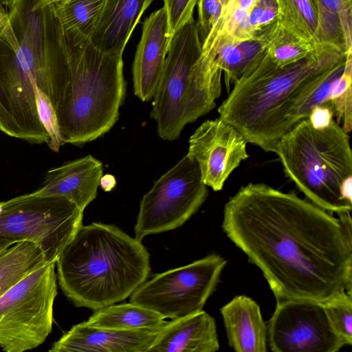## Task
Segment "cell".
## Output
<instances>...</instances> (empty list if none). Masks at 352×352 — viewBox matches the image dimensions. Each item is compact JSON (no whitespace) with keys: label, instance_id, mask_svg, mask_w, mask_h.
Masks as SVG:
<instances>
[{"label":"cell","instance_id":"1","mask_svg":"<svg viewBox=\"0 0 352 352\" xmlns=\"http://www.w3.org/2000/svg\"><path fill=\"white\" fill-rule=\"evenodd\" d=\"M337 214L295 194L250 183L226 204L222 228L261 270L276 301L324 303L351 293V212Z\"/></svg>","mask_w":352,"mask_h":352},{"label":"cell","instance_id":"2","mask_svg":"<svg viewBox=\"0 0 352 352\" xmlns=\"http://www.w3.org/2000/svg\"><path fill=\"white\" fill-rule=\"evenodd\" d=\"M43 11L40 89L55 110L64 143L81 146L104 135L118 120L126 96L123 54L102 52L78 31L65 29L54 4Z\"/></svg>","mask_w":352,"mask_h":352},{"label":"cell","instance_id":"3","mask_svg":"<svg viewBox=\"0 0 352 352\" xmlns=\"http://www.w3.org/2000/svg\"><path fill=\"white\" fill-rule=\"evenodd\" d=\"M346 55L337 48L318 45L302 60L279 67L260 52L218 108L219 118L248 143L273 152L279 140L301 121L308 98Z\"/></svg>","mask_w":352,"mask_h":352},{"label":"cell","instance_id":"4","mask_svg":"<svg viewBox=\"0 0 352 352\" xmlns=\"http://www.w3.org/2000/svg\"><path fill=\"white\" fill-rule=\"evenodd\" d=\"M56 266L67 299L94 311L129 297L151 271L150 255L142 241L103 223L82 226Z\"/></svg>","mask_w":352,"mask_h":352},{"label":"cell","instance_id":"5","mask_svg":"<svg viewBox=\"0 0 352 352\" xmlns=\"http://www.w3.org/2000/svg\"><path fill=\"white\" fill-rule=\"evenodd\" d=\"M201 47L195 20L170 39L151 111L158 135L164 140H177L186 124L215 107L221 94L222 73L201 57Z\"/></svg>","mask_w":352,"mask_h":352},{"label":"cell","instance_id":"6","mask_svg":"<svg viewBox=\"0 0 352 352\" xmlns=\"http://www.w3.org/2000/svg\"><path fill=\"white\" fill-rule=\"evenodd\" d=\"M273 152L287 176L312 203L332 213L351 212L342 196L352 180L350 138L333 120L322 128L305 119L286 133Z\"/></svg>","mask_w":352,"mask_h":352},{"label":"cell","instance_id":"7","mask_svg":"<svg viewBox=\"0 0 352 352\" xmlns=\"http://www.w3.org/2000/svg\"><path fill=\"white\" fill-rule=\"evenodd\" d=\"M44 59L21 50L7 21L0 32V130L31 144L50 140L35 94L36 85H42Z\"/></svg>","mask_w":352,"mask_h":352},{"label":"cell","instance_id":"8","mask_svg":"<svg viewBox=\"0 0 352 352\" xmlns=\"http://www.w3.org/2000/svg\"><path fill=\"white\" fill-rule=\"evenodd\" d=\"M83 210L65 197L32 192L0 202V239L29 241L55 263L82 226Z\"/></svg>","mask_w":352,"mask_h":352},{"label":"cell","instance_id":"9","mask_svg":"<svg viewBox=\"0 0 352 352\" xmlns=\"http://www.w3.org/2000/svg\"><path fill=\"white\" fill-rule=\"evenodd\" d=\"M55 263L27 274L0 296V348L23 352L41 345L52 332L57 295Z\"/></svg>","mask_w":352,"mask_h":352},{"label":"cell","instance_id":"10","mask_svg":"<svg viewBox=\"0 0 352 352\" xmlns=\"http://www.w3.org/2000/svg\"><path fill=\"white\" fill-rule=\"evenodd\" d=\"M226 260L210 254L180 267L146 280L130 296V301L152 309L165 319L203 310L216 289Z\"/></svg>","mask_w":352,"mask_h":352},{"label":"cell","instance_id":"11","mask_svg":"<svg viewBox=\"0 0 352 352\" xmlns=\"http://www.w3.org/2000/svg\"><path fill=\"white\" fill-rule=\"evenodd\" d=\"M207 187L197 162L184 156L143 195L134 228L135 238L142 241L149 234L182 226L207 199Z\"/></svg>","mask_w":352,"mask_h":352},{"label":"cell","instance_id":"12","mask_svg":"<svg viewBox=\"0 0 352 352\" xmlns=\"http://www.w3.org/2000/svg\"><path fill=\"white\" fill-rule=\"evenodd\" d=\"M267 333L274 352H337L346 345L331 325L322 303L307 299L276 301Z\"/></svg>","mask_w":352,"mask_h":352},{"label":"cell","instance_id":"13","mask_svg":"<svg viewBox=\"0 0 352 352\" xmlns=\"http://www.w3.org/2000/svg\"><path fill=\"white\" fill-rule=\"evenodd\" d=\"M186 155L197 164L202 182L219 191L234 169L248 157V142L219 117L204 122L189 138Z\"/></svg>","mask_w":352,"mask_h":352},{"label":"cell","instance_id":"14","mask_svg":"<svg viewBox=\"0 0 352 352\" xmlns=\"http://www.w3.org/2000/svg\"><path fill=\"white\" fill-rule=\"evenodd\" d=\"M167 14L163 6L152 12L142 25L132 67L134 94L151 100L157 89L170 42Z\"/></svg>","mask_w":352,"mask_h":352},{"label":"cell","instance_id":"15","mask_svg":"<svg viewBox=\"0 0 352 352\" xmlns=\"http://www.w3.org/2000/svg\"><path fill=\"white\" fill-rule=\"evenodd\" d=\"M166 323L151 329L118 331L91 327L83 322L63 333L49 351L148 352Z\"/></svg>","mask_w":352,"mask_h":352},{"label":"cell","instance_id":"16","mask_svg":"<svg viewBox=\"0 0 352 352\" xmlns=\"http://www.w3.org/2000/svg\"><path fill=\"white\" fill-rule=\"evenodd\" d=\"M102 172V163L87 155L50 170L41 187L32 193L65 197L84 211L97 196Z\"/></svg>","mask_w":352,"mask_h":352},{"label":"cell","instance_id":"17","mask_svg":"<svg viewBox=\"0 0 352 352\" xmlns=\"http://www.w3.org/2000/svg\"><path fill=\"white\" fill-rule=\"evenodd\" d=\"M219 349L215 320L201 310L167 321L148 352H214Z\"/></svg>","mask_w":352,"mask_h":352},{"label":"cell","instance_id":"18","mask_svg":"<svg viewBox=\"0 0 352 352\" xmlns=\"http://www.w3.org/2000/svg\"><path fill=\"white\" fill-rule=\"evenodd\" d=\"M153 0H105L91 42L107 53L123 54L138 23Z\"/></svg>","mask_w":352,"mask_h":352},{"label":"cell","instance_id":"19","mask_svg":"<svg viewBox=\"0 0 352 352\" xmlns=\"http://www.w3.org/2000/svg\"><path fill=\"white\" fill-rule=\"evenodd\" d=\"M229 346L236 352H266L267 324L258 305L245 295L234 297L220 309Z\"/></svg>","mask_w":352,"mask_h":352},{"label":"cell","instance_id":"20","mask_svg":"<svg viewBox=\"0 0 352 352\" xmlns=\"http://www.w3.org/2000/svg\"><path fill=\"white\" fill-rule=\"evenodd\" d=\"M317 13L314 43L351 52L352 0H313Z\"/></svg>","mask_w":352,"mask_h":352},{"label":"cell","instance_id":"21","mask_svg":"<svg viewBox=\"0 0 352 352\" xmlns=\"http://www.w3.org/2000/svg\"><path fill=\"white\" fill-rule=\"evenodd\" d=\"M257 34L261 41L262 56L279 67H284L302 60L318 47L299 36L277 19Z\"/></svg>","mask_w":352,"mask_h":352},{"label":"cell","instance_id":"22","mask_svg":"<svg viewBox=\"0 0 352 352\" xmlns=\"http://www.w3.org/2000/svg\"><path fill=\"white\" fill-rule=\"evenodd\" d=\"M262 48L257 34L254 38L242 42L222 40L214 41L210 47L201 51L215 69L223 72L229 90L230 83L237 82L249 69Z\"/></svg>","mask_w":352,"mask_h":352},{"label":"cell","instance_id":"23","mask_svg":"<svg viewBox=\"0 0 352 352\" xmlns=\"http://www.w3.org/2000/svg\"><path fill=\"white\" fill-rule=\"evenodd\" d=\"M85 322L91 327L118 331L151 329L166 322L157 312L131 302L115 303L94 310Z\"/></svg>","mask_w":352,"mask_h":352},{"label":"cell","instance_id":"24","mask_svg":"<svg viewBox=\"0 0 352 352\" xmlns=\"http://www.w3.org/2000/svg\"><path fill=\"white\" fill-rule=\"evenodd\" d=\"M47 263L42 250L34 242L23 241L9 247L0 254V296L27 274Z\"/></svg>","mask_w":352,"mask_h":352},{"label":"cell","instance_id":"25","mask_svg":"<svg viewBox=\"0 0 352 352\" xmlns=\"http://www.w3.org/2000/svg\"><path fill=\"white\" fill-rule=\"evenodd\" d=\"M105 0H60L54 4L62 26L90 38L98 21Z\"/></svg>","mask_w":352,"mask_h":352},{"label":"cell","instance_id":"26","mask_svg":"<svg viewBox=\"0 0 352 352\" xmlns=\"http://www.w3.org/2000/svg\"><path fill=\"white\" fill-rule=\"evenodd\" d=\"M256 0H230L213 27L217 34L233 41L253 38L256 34L250 23V14Z\"/></svg>","mask_w":352,"mask_h":352},{"label":"cell","instance_id":"27","mask_svg":"<svg viewBox=\"0 0 352 352\" xmlns=\"http://www.w3.org/2000/svg\"><path fill=\"white\" fill-rule=\"evenodd\" d=\"M276 19L302 38L314 43L317 13L313 0H276Z\"/></svg>","mask_w":352,"mask_h":352},{"label":"cell","instance_id":"28","mask_svg":"<svg viewBox=\"0 0 352 352\" xmlns=\"http://www.w3.org/2000/svg\"><path fill=\"white\" fill-rule=\"evenodd\" d=\"M352 53L346 55L344 69L330 97L336 121L349 133L352 125Z\"/></svg>","mask_w":352,"mask_h":352},{"label":"cell","instance_id":"29","mask_svg":"<svg viewBox=\"0 0 352 352\" xmlns=\"http://www.w3.org/2000/svg\"><path fill=\"white\" fill-rule=\"evenodd\" d=\"M334 331L345 344H352V294L341 292L322 303Z\"/></svg>","mask_w":352,"mask_h":352},{"label":"cell","instance_id":"30","mask_svg":"<svg viewBox=\"0 0 352 352\" xmlns=\"http://www.w3.org/2000/svg\"><path fill=\"white\" fill-rule=\"evenodd\" d=\"M35 94L38 115L50 138L47 144L53 151L58 152L65 143L55 110L47 94L37 85L35 87Z\"/></svg>","mask_w":352,"mask_h":352},{"label":"cell","instance_id":"31","mask_svg":"<svg viewBox=\"0 0 352 352\" xmlns=\"http://www.w3.org/2000/svg\"><path fill=\"white\" fill-rule=\"evenodd\" d=\"M199 0H164L170 38L182 27L194 21L193 12Z\"/></svg>","mask_w":352,"mask_h":352},{"label":"cell","instance_id":"32","mask_svg":"<svg viewBox=\"0 0 352 352\" xmlns=\"http://www.w3.org/2000/svg\"><path fill=\"white\" fill-rule=\"evenodd\" d=\"M197 6L198 20L196 22L202 43L219 19L222 5L220 0H199Z\"/></svg>","mask_w":352,"mask_h":352},{"label":"cell","instance_id":"33","mask_svg":"<svg viewBox=\"0 0 352 352\" xmlns=\"http://www.w3.org/2000/svg\"><path fill=\"white\" fill-rule=\"evenodd\" d=\"M278 7L276 0H256L250 14V23L256 35L277 18Z\"/></svg>","mask_w":352,"mask_h":352},{"label":"cell","instance_id":"34","mask_svg":"<svg viewBox=\"0 0 352 352\" xmlns=\"http://www.w3.org/2000/svg\"><path fill=\"white\" fill-rule=\"evenodd\" d=\"M333 111L331 104H324L314 107L307 119L315 128H322L331 124L333 119Z\"/></svg>","mask_w":352,"mask_h":352},{"label":"cell","instance_id":"35","mask_svg":"<svg viewBox=\"0 0 352 352\" xmlns=\"http://www.w3.org/2000/svg\"><path fill=\"white\" fill-rule=\"evenodd\" d=\"M13 244L14 243L10 241L0 239V254Z\"/></svg>","mask_w":352,"mask_h":352},{"label":"cell","instance_id":"36","mask_svg":"<svg viewBox=\"0 0 352 352\" xmlns=\"http://www.w3.org/2000/svg\"><path fill=\"white\" fill-rule=\"evenodd\" d=\"M60 0H41L39 4L41 7L43 8L47 5L54 3Z\"/></svg>","mask_w":352,"mask_h":352},{"label":"cell","instance_id":"37","mask_svg":"<svg viewBox=\"0 0 352 352\" xmlns=\"http://www.w3.org/2000/svg\"><path fill=\"white\" fill-rule=\"evenodd\" d=\"M15 0H0L1 5H4L8 8H10Z\"/></svg>","mask_w":352,"mask_h":352},{"label":"cell","instance_id":"38","mask_svg":"<svg viewBox=\"0 0 352 352\" xmlns=\"http://www.w3.org/2000/svg\"><path fill=\"white\" fill-rule=\"evenodd\" d=\"M222 5V10L223 8L228 4L230 0H220Z\"/></svg>","mask_w":352,"mask_h":352}]
</instances>
